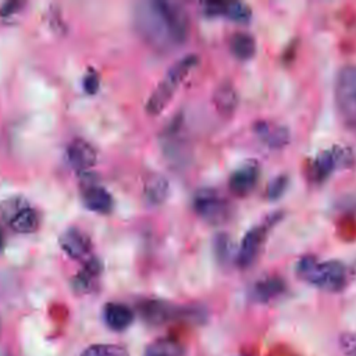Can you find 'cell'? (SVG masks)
Here are the masks:
<instances>
[{
	"label": "cell",
	"mask_w": 356,
	"mask_h": 356,
	"mask_svg": "<svg viewBox=\"0 0 356 356\" xmlns=\"http://www.w3.org/2000/svg\"><path fill=\"white\" fill-rule=\"evenodd\" d=\"M135 25L154 49L170 50L185 42L189 31L186 11L171 1H146L136 6Z\"/></svg>",
	"instance_id": "cell-1"
},
{
	"label": "cell",
	"mask_w": 356,
	"mask_h": 356,
	"mask_svg": "<svg viewBox=\"0 0 356 356\" xmlns=\"http://www.w3.org/2000/svg\"><path fill=\"white\" fill-rule=\"evenodd\" d=\"M296 274L307 284L330 292L341 291L346 282V271L342 263L337 260L318 261L313 256H305L298 261Z\"/></svg>",
	"instance_id": "cell-2"
},
{
	"label": "cell",
	"mask_w": 356,
	"mask_h": 356,
	"mask_svg": "<svg viewBox=\"0 0 356 356\" xmlns=\"http://www.w3.org/2000/svg\"><path fill=\"white\" fill-rule=\"evenodd\" d=\"M196 63H197V57L195 54H189L178 60L174 65H171V68L167 71L164 78L156 86V89L153 90V93L150 95L146 103L147 114L157 115L167 107V104L175 95L177 89L179 88L181 82L196 65Z\"/></svg>",
	"instance_id": "cell-3"
},
{
	"label": "cell",
	"mask_w": 356,
	"mask_h": 356,
	"mask_svg": "<svg viewBox=\"0 0 356 356\" xmlns=\"http://www.w3.org/2000/svg\"><path fill=\"white\" fill-rule=\"evenodd\" d=\"M334 99L342 124L356 131V65H343L335 78Z\"/></svg>",
	"instance_id": "cell-4"
},
{
	"label": "cell",
	"mask_w": 356,
	"mask_h": 356,
	"mask_svg": "<svg viewBox=\"0 0 356 356\" xmlns=\"http://www.w3.org/2000/svg\"><path fill=\"white\" fill-rule=\"evenodd\" d=\"M4 218L8 220L10 227L19 234L35 232L39 227V218L33 209L19 199L7 200L1 207Z\"/></svg>",
	"instance_id": "cell-5"
},
{
	"label": "cell",
	"mask_w": 356,
	"mask_h": 356,
	"mask_svg": "<svg viewBox=\"0 0 356 356\" xmlns=\"http://www.w3.org/2000/svg\"><path fill=\"white\" fill-rule=\"evenodd\" d=\"M193 209L197 216L209 222H221L228 216L227 202L214 191H199L193 199Z\"/></svg>",
	"instance_id": "cell-6"
},
{
	"label": "cell",
	"mask_w": 356,
	"mask_h": 356,
	"mask_svg": "<svg viewBox=\"0 0 356 356\" xmlns=\"http://www.w3.org/2000/svg\"><path fill=\"white\" fill-rule=\"evenodd\" d=\"M264 236H266L264 227H254L245 234L236 254V264L241 268H248L250 264H253V261L256 260L260 252Z\"/></svg>",
	"instance_id": "cell-7"
},
{
	"label": "cell",
	"mask_w": 356,
	"mask_h": 356,
	"mask_svg": "<svg viewBox=\"0 0 356 356\" xmlns=\"http://www.w3.org/2000/svg\"><path fill=\"white\" fill-rule=\"evenodd\" d=\"M60 248L72 259H82L90 250L89 238L78 228H68L60 235Z\"/></svg>",
	"instance_id": "cell-8"
},
{
	"label": "cell",
	"mask_w": 356,
	"mask_h": 356,
	"mask_svg": "<svg viewBox=\"0 0 356 356\" xmlns=\"http://www.w3.org/2000/svg\"><path fill=\"white\" fill-rule=\"evenodd\" d=\"M67 159L75 170H86L96 164V150L83 139H74L67 149Z\"/></svg>",
	"instance_id": "cell-9"
},
{
	"label": "cell",
	"mask_w": 356,
	"mask_h": 356,
	"mask_svg": "<svg viewBox=\"0 0 356 356\" xmlns=\"http://www.w3.org/2000/svg\"><path fill=\"white\" fill-rule=\"evenodd\" d=\"M259 179V168L256 164H245L236 168L229 178V189L238 195L245 196L253 191Z\"/></svg>",
	"instance_id": "cell-10"
},
{
	"label": "cell",
	"mask_w": 356,
	"mask_h": 356,
	"mask_svg": "<svg viewBox=\"0 0 356 356\" xmlns=\"http://www.w3.org/2000/svg\"><path fill=\"white\" fill-rule=\"evenodd\" d=\"M82 202L86 209L96 213H108L113 209V197L96 184H86L82 189Z\"/></svg>",
	"instance_id": "cell-11"
},
{
	"label": "cell",
	"mask_w": 356,
	"mask_h": 356,
	"mask_svg": "<svg viewBox=\"0 0 356 356\" xmlns=\"http://www.w3.org/2000/svg\"><path fill=\"white\" fill-rule=\"evenodd\" d=\"M254 132L259 139L270 149H281L289 142V132L286 128L267 121L256 122Z\"/></svg>",
	"instance_id": "cell-12"
},
{
	"label": "cell",
	"mask_w": 356,
	"mask_h": 356,
	"mask_svg": "<svg viewBox=\"0 0 356 356\" xmlns=\"http://www.w3.org/2000/svg\"><path fill=\"white\" fill-rule=\"evenodd\" d=\"M142 318L149 324H163L167 320L172 318L174 307L168 303L160 300H146L139 306Z\"/></svg>",
	"instance_id": "cell-13"
},
{
	"label": "cell",
	"mask_w": 356,
	"mask_h": 356,
	"mask_svg": "<svg viewBox=\"0 0 356 356\" xmlns=\"http://www.w3.org/2000/svg\"><path fill=\"white\" fill-rule=\"evenodd\" d=\"M104 321L111 330L122 331L134 321V313L122 303H108L104 306Z\"/></svg>",
	"instance_id": "cell-14"
},
{
	"label": "cell",
	"mask_w": 356,
	"mask_h": 356,
	"mask_svg": "<svg viewBox=\"0 0 356 356\" xmlns=\"http://www.w3.org/2000/svg\"><path fill=\"white\" fill-rule=\"evenodd\" d=\"M213 102L218 113L222 115H231L238 104V95L235 88L229 82L221 83L214 92Z\"/></svg>",
	"instance_id": "cell-15"
},
{
	"label": "cell",
	"mask_w": 356,
	"mask_h": 356,
	"mask_svg": "<svg viewBox=\"0 0 356 356\" xmlns=\"http://www.w3.org/2000/svg\"><path fill=\"white\" fill-rule=\"evenodd\" d=\"M231 53L241 61L250 60L256 53V40L252 35L238 32L229 40Z\"/></svg>",
	"instance_id": "cell-16"
},
{
	"label": "cell",
	"mask_w": 356,
	"mask_h": 356,
	"mask_svg": "<svg viewBox=\"0 0 356 356\" xmlns=\"http://www.w3.org/2000/svg\"><path fill=\"white\" fill-rule=\"evenodd\" d=\"M170 192L168 182L161 175H153L146 181L145 185V197L152 206H159L164 203Z\"/></svg>",
	"instance_id": "cell-17"
},
{
	"label": "cell",
	"mask_w": 356,
	"mask_h": 356,
	"mask_svg": "<svg viewBox=\"0 0 356 356\" xmlns=\"http://www.w3.org/2000/svg\"><path fill=\"white\" fill-rule=\"evenodd\" d=\"M285 289V284L278 277H268L259 281L253 288V296L259 302H268L278 295H281Z\"/></svg>",
	"instance_id": "cell-18"
},
{
	"label": "cell",
	"mask_w": 356,
	"mask_h": 356,
	"mask_svg": "<svg viewBox=\"0 0 356 356\" xmlns=\"http://www.w3.org/2000/svg\"><path fill=\"white\" fill-rule=\"evenodd\" d=\"M341 154L338 153V150H324L321 152L314 163H313V167H312V172H313V177L318 181L321 179H325L335 168L338 160H339Z\"/></svg>",
	"instance_id": "cell-19"
},
{
	"label": "cell",
	"mask_w": 356,
	"mask_h": 356,
	"mask_svg": "<svg viewBox=\"0 0 356 356\" xmlns=\"http://www.w3.org/2000/svg\"><path fill=\"white\" fill-rule=\"evenodd\" d=\"M143 356H184V348L174 339H157L146 348Z\"/></svg>",
	"instance_id": "cell-20"
},
{
	"label": "cell",
	"mask_w": 356,
	"mask_h": 356,
	"mask_svg": "<svg viewBox=\"0 0 356 356\" xmlns=\"http://www.w3.org/2000/svg\"><path fill=\"white\" fill-rule=\"evenodd\" d=\"M81 356H129L127 349L118 345H92Z\"/></svg>",
	"instance_id": "cell-21"
},
{
	"label": "cell",
	"mask_w": 356,
	"mask_h": 356,
	"mask_svg": "<svg viewBox=\"0 0 356 356\" xmlns=\"http://www.w3.org/2000/svg\"><path fill=\"white\" fill-rule=\"evenodd\" d=\"M224 15L236 22H248L252 17V11L246 4L234 1V3H225Z\"/></svg>",
	"instance_id": "cell-22"
},
{
	"label": "cell",
	"mask_w": 356,
	"mask_h": 356,
	"mask_svg": "<svg viewBox=\"0 0 356 356\" xmlns=\"http://www.w3.org/2000/svg\"><path fill=\"white\" fill-rule=\"evenodd\" d=\"M288 177L286 175H277L274 179L270 181L268 186H267V197L270 200H275V199H280L286 188H288Z\"/></svg>",
	"instance_id": "cell-23"
},
{
	"label": "cell",
	"mask_w": 356,
	"mask_h": 356,
	"mask_svg": "<svg viewBox=\"0 0 356 356\" xmlns=\"http://www.w3.org/2000/svg\"><path fill=\"white\" fill-rule=\"evenodd\" d=\"M339 348L343 356H356V334L345 332L339 337Z\"/></svg>",
	"instance_id": "cell-24"
},
{
	"label": "cell",
	"mask_w": 356,
	"mask_h": 356,
	"mask_svg": "<svg viewBox=\"0 0 356 356\" xmlns=\"http://www.w3.org/2000/svg\"><path fill=\"white\" fill-rule=\"evenodd\" d=\"M214 248H216V253L218 256V259L221 260H225L228 256H229V250H231V243H229V239L227 235H218L216 238V242H214Z\"/></svg>",
	"instance_id": "cell-25"
},
{
	"label": "cell",
	"mask_w": 356,
	"mask_h": 356,
	"mask_svg": "<svg viewBox=\"0 0 356 356\" xmlns=\"http://www.w3.org/2000/svg\"><path fill=\"white\" fill-rule=\"evenodd\" d=\"M204 14L209 17H220L224 15L225 11V3L221 1H209L204 4Z\"/></svg>",
	"instance_id": "cell-26"
},
{
	"label": "cell",
	"mask_w": 356,
	"mask_h": 356,
	"mask_svg": "<svg viewBox=\"0 0 356 356\" xmlns=\"http://www.w3.org/2000/svg\"><path fill=\"white\" fill-rule=\"evenodd\" d=\"M83 88L86 90V93H96L97 88H99V76L96 72H92L89 75L85 76L83 79Z\"/></svg>",
	"instance_id": "cell-27"
},
{
	"label": "cell",
	"mask_w": 356,
	"mask_h": 356,
	"mask_svg": "<svg viewBox=\"0 0 356 356\" xmlns=\"http://www.w3.org/2000/svg\"><path fill=\"white\" fill-rule=\"evenodd\" d=\"M3 246H4V235H3V231L0 228V250L3 249Z\"/></svg>",
	"instance_id": "cell-28"
}]
</instances>
